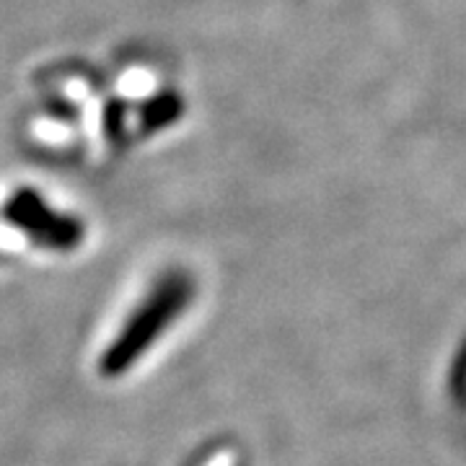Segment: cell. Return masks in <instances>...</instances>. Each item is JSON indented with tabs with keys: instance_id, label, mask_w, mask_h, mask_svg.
Returning <instances> with one entry per match:
<instances>
[{
	"instance_id": "obj_2",
	"label": "cell",
	"mask_w": 466,
	"mask_h": 466,
	"mask_svg": "<svg viewBox=\"0 0 466 466\" xmlns=\"http://www.w3.org/2000/svg\"><path fill=\"white\" fill-rule=\"evenodd\" d=\"M5 226L18 231L36 249L70 254L86 241V223L76 213L60 210L34 187H18L0 205Z\"/></svg>"
},
{
	"instance_id": "obj_3",
	"label": "cell",
	"mask_w": 466,
	"mask_h": 466,
	"mask_svg": "<svg viewBox=\"0 0 466 466\" xmlns=\"http://www.w3.org/2000/svg\"><path fill=\"white\" fill-rule=\"evenodd\" d=\"M184 112V101L179 94L174 91H164V94H156L153 99H148L140 109V127L146 133H158L168 125H174Z\"/></svg>"
},
{
	"instance_id": "obj_1",
	"label": "cell",
	"mask_w": 466,
	"mask_h": 466,
	"mask_svg": "<svg viewBox=\"0 0 466 466\" xmlns=\"http://www.w3.org/2000/svg\"><path fill=\"white\" fill-rule=\"evenodd\" d=\"M187 299V280L171 272L161 278L140 299L127 317L122 319L119 329L112 334L106 348L99 355V373L106 379H116L135 366V360L153 345V339L164 332L167 321L177 309V300Z\"/></svg>"
}]
</instances>
